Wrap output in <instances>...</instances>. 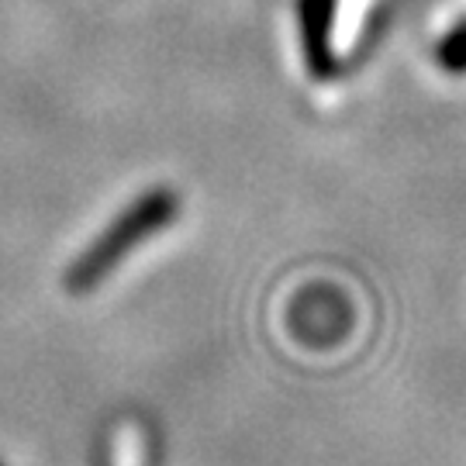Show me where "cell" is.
<instances>
[{
	"label": "cell",
	"mask_w": 466,
	"mask_h": 466,
	"mask_svg": "<svg viewBox=\"0 0 466 466\" xmlns=\"http://www.w3.org/2000/svg\"><path fill=\"white\" fill-rule=\"evenodd\" d=\"M180 194L173 187H152L142 198H135L104 232L86 246L73 267L66 269L69 294H90L107 273H115L117 263L142 242H149L156 232L169 228L180 218Z\"/></svg>",
	"instance_id": "obj_1"
},
{
	"label": "cell",
	"mask_w": 466,
	"mask_h": 466,
	"mask_svg": "<svg viewBox=\"0 0 466 466\" xmlns=\"http://www.w3.org/2000/svg\"><path fill=\"white\" fill-rule=\"evenodd\" d=\"M329 21H332V0H300V35H304V52L308 63L318 76L332 73V35H329Z\"/></svg>",
	"instance_id": "obj_2"
}]
</instances>
